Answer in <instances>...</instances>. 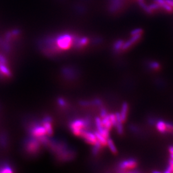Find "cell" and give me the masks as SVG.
I'll list each match as a JSON object with an SVG mask.
<instances>
[{
	"label": "cell",
	"mask_w": 173,
	"mask_h": 173,
	"mask_svg": "<svg viewBox=\"0 0 173 173\" xmlns=\"http://www.w3.org/2000/svg\"><path fill=\"white\" fill-rule=\"evenodd\" d=\"M109 115V118H110V121L112 122L113 126L115 127V126L117 124V119H116V117H115V114H111Z\"/></svg>",
	"instance_id": "cell-19"
},
{
	"label": "cell",
	"mask_w": 173,
	"mask_h": 173,
	"mask_svg": "<svg viewBox=\"0 0 173 173\" xmlns=\"http://www.w3.org/2000/svg\"><path fill=\"white\" fill-rule=\"evenodd\" d=\"M52 119L50 117H46L43 119V125L45 127L48 136H51L53 134V128L52 126Z\"/></svg>",
	"instance_id": "cell-8"
},
{
	"label": "cell",
	"mask_w": 173,
	"mask_h": 173,
	"mask_svg": "<svg viewBox=\"0 0 173 173\" xmlns=\"http://www.w3.org/2000/svg\"><path fill=\"white\" fill-rule=\"evenodd\" d=\"M108 115L107 113V111L106 110V109L104 108H102L100 110V117L101 118H104L105 116H107Z\"/></svg>",
	"instance_id": "cell-21"
},
{
	"label": "cell",
	"mask_w": 173,
	"mask_h": 173,
	"mask_svg": "<svg viewBox=\"0 0 173 173\" xmlns=\"http://www.w3.org/2000/svg\"><path fill=\"white\" fill-rule=\"evenodd\" d=\"M137 165V161L134 158H129L120 161L118 164V169L124 171L127 169H134Z\"/></svg>",
	"instance_id": "cell-5"
},
{
	"label": "cell",
	"mask_w": 173,
	"mask_h": 173,
	"mask_svg": "<svg viewBox=\"0 0 173 173\" xmlns=\"http://www.w3.org/2000/svg\"><path fill=\"white\" fill-rule=\"evenodd\" d=\"M124 44V41L122 40H117L113 45V50L114 52H119L122 50L123 45Z\"/></svg>",
	"instance_id": "cell-14"
},
{
	"label": "cell",
	"mask_w": 173,
	"mask_h": 173,
	"mask_svg": "<svg viewBox=\"0 0 173 173\" xmlns=\"http://www.w3.org/2000/svg\"><path fill=\"white\" fill-rule=\"evenodd\" d=\"M107 145L108 146L110 150L112 151V153H117V150L114 144V142L112 139H107Z\"/></svg>",
	"instance_id": "cell-16"
},
{
	"label": "cell",
	"mask_w": 173,
	"mask_h": 173,
	"mask_svg": "<svg viewBox=\"0 0 173 173\" xmlns=\"http://www.w3.org/2000/svg\"><path fill=\"white\" fill-rule=\"evenodd\" d=\"M76 36L70 34L61 35L55 41V48L57 51L61 50H64L69 49L71 46L74 45Z\"/></svg>",
	"instance_id": "cell-1"
},
{
	"label": "cell",
	"mask_w": 173,
	"mask_h": 173,
	"mask_svg": "<svg viewBox=\"0 0 173 173\" xmlns=\"http://www.w3.org/2000/svg\"><path fill=\"white\" fill-rule=\"evenodd\" d=\"M95 124H96L97 130L99 133H100L104 128V126L103 125V123H102V120L99 117H96L95 118Z\"/></svg>",
	"instance_id": "cell-15"
},
{
	"label": "cell",
	"mask_w": 173,
	"mask_h": 173,
	"mask_svg": "<svg viewBox=\"0 0 173 173\" xmlns=\"http://www.w3.org/2000/svg\"><path fill=\"white\" fill-rule=\"evenodd\" d=\"M101 120H102V123H103V125L104 128L108 129L109 130L112 128L113 125L110 121V119L109 115L108 114L104 118H103Z\"/></svg>",
	"instance_id": "cell-12"
},
{
	"label": "cell",
	"mask_w": 173,
	"mask_h": 173,
	"mask_svg": "<svg viewBox=\"0 0 173 173\" xmlns=\"http://www.w3.org/2000/svg\"><path fill=\"white\" fill-rule=\"evenodd\" d=\"M170 158H172V159H173V154H171V155H170Z\"/></svg>",
	"instance_id": "cell-26"
},
{
	"label": "cell",
	"mask_w": 173,
	"mask_h": 173,
	"mask_svg": "<svg viewBox=\"0 0 173 173\" xmlns=\"http://www.w3.org/2000/svg\"><path fill=\"white\" fill-rule=\"evenodd\" d=\"M142 34L143 30L141 29L134 30L131 33L132 37L126 42H124L122 50H125L131 47L134 44L137 43L139 40L140 39V38L142 37Z\"/></svg>",
	"instance_id": "cell-3"
},
{
	"label": "cell",
	"mask_w": 173,
	"mask_h": 173,
	"mask_svg": "<svg viewBox=\"0 0 173 173\" xmlns=\"http://www.w3.org/2000/svg\"><path fill=\"white\" fill-rule=\"evenodd\" d=\"M80 136L83 137L86 142L91 145H94L97 141V139L95 133L87 131L86 130H84L82 132Z\"/></svg>",
	"instance_id": "cell-7"
},
{
	"label": "cell",
	"mask_w": 173,
	"mask_h": 173,
	"mask_svg": "<svg viewBox=\"0 0 173 173\" xmlns=\"http://www.w3.org/2000/svg\"><path fill=\"white\" fill-rule=\"evenodd\" d=\"M58 103L61 106H66V103L63 99H58Z\"/></svg>",
	"instance_id": "cell-24"
},
{
	"label": "cell",
	"mask_w": 173,
	"mask_h": 173,
	"mask_svg": "<svg viewBox=\"0 0 173 173\" xmlns=\"http://www.w3.org/2000/svg\"><path fill=\"white\" fill-rule=\"evenodd\" d=\"M91 104L94 105H96V106H101L102 105V104H103V102L102 101L100 100V99H98V98H96V99H94L93 101H91Z\"/></svg>",
	"instance_id": "cell-20"
},
{
	"label": "cell",
	"mask_w": 173,
	"mask_h": 173,
	"mask_svg": "<svg viewBox=\"0 0 173 173\" xmlns=\"http://www.w3.org/2000/svg\"><path fill=\"white\" fill-rule=\"evenodd\" d=\"M148 66L150 69H158L160 68V64L157 62H151L149 63Z\"/></svg>",
	"instance_id": "cell-18"
},
{
	"label": "cell",
	"mask_w": 173,
	"mask_h": 173,
	"mask_svg": "<svg viewBox=\"0 0 173 173\" xmlns=\"http://www.w3.org/2000/svg\"><path fill=\"white\" fill-rule=\"evenodd\" d=\"M91 124L90 120L89 118L75 119L70 124V128L76 136H81L82 132L89 128Z\"/></svg>",
	"instance_id": "cell-2"
},
{
	"label": "cell",
	"mask_w": 173,
	"mask_h": 173,
	"mask_svg": "<svg viewBox=\"0 0 173 173\" xmlns=\"http://www.w3.org/2000/svg\"><path fill=\"white\" fill-rule=\"evenodd\" d=\"M0 74L6 77H10L11 76V71L7 67L6 64L0 63Z\"/></svg>",
	"instance_id": "cell-9"
},
{
	"label": "cell",
	"mask_w": 173,
	"mask_h": 173,
	"mask_svg": "<svg viewBox=\"0 0 173 173\" xmlns=\"http://www.w3.org/2000/svg\"><path fill=\"white\" fill-rule=\"evenodd\" d=\"M101 144L99 142V141L97 140V141L94 144V147L92 150V153L94 155H96L98 153H99L100 150L101 148Z\"/></svg>",
	"instance_id": "cell-17"
},
{
	"label": "cell",
	"mask_w": 173,
	"mask_h": 173,
	"mask_svg": "<svg viewBox=\"0 0 173 173\" xmlns=\"http://www.w3.org/2000/svg\"><path fill=\"white\" fill-rule=\"evenodd\" d=\"M0 63L5 64H7L6 58L3 55H0Z\"/></svg>",
	"instance_id": "cell-22"
},
{
	"label": "cell",
	"mask_w": 173,
	"mask_h": 173,
	"mask_svg": "<svg viewBox=\"0 0 173 173\" xmlns=\"http://www.w3.org/2000/svg\"><path fill=\"white\" fill-rule=\"evenodd\" d=\"M95 134L97 140L101 144L102 146H105L107 145V139H106L101 134H100L98 131L95 132Z\"/></svg>",
	"instance_id": "cell-13"
},
{
	"label": "cell",
	"mask_w": 173,
	"mask_h": 173,
	"mask_svg": "<svg viewBox=\"0 0 173 173\" xmlns=\"http://www.w3.org/2000/svg\"><path fill=\"white\" fill-rule=\"evenodd\" d=\"M156 128L160 132L165 133L167 131L166 123L164 122L163 120H158L156 123Z\"/></svg>",
	"instance_id": "cell-11"
},
{
	"label": "cell",
	"mask_w": 173,
	"mask_h": 173,
	"mask_svg": "<svg viewBox=\"0 0 173 173\" xmlns=\"http://www.w3.org/2000/svg\"><path fill=\"white\" fill-rule=\"evenodd\" d=\"M31 134L36 139H39L47 134V132L45 127L38 125H35L30 130Z\"/></svg>",
	"instance_id": "cell-6"
},
{
	"label": "cell",
	"mask_w": 173,
	"mask_h": 173,
	"mask_svg": "<svg viewBox=\"0 0 173 173\" xmlns=\"http://www.w3.org/2000/svg\"><path fill=\"white\" fill-rule=\"evenodd\" d=\"M26 151L30 154H35L40 150V142L38 139H30L26 142Z\"/></svg>",
	"instance_id": "cell-4"
},
{
	"label": "cell",
	"mask_w": 173,
	"mask_h": 173,
	"mask_svg": "<svg viewBox=\"0 0 173 173\" xmlns=\"http://www.w3.org/2000/svg\"><path fill=\"white\" fill-rule=\"evenodd\" d=\"M169 152L171 154L173 155V146H171L169 147Z\"/></svg>",
	"instance_id": "cell-25"
},
{
	"label": "cell",
	"mask_w": 173,
	"mask_h": 173,
	"mask_svg": "<svg viewBox=\"0 0 173 173\" xmlns=\"http://www.w3.org/2000/svg\"><path fill=\"white\" fill-rule=\"evenodd\" d=\"M80 104L83 106H88V105H91V101H81L80 102Z\"/></svg>",
	"instance_id": "cell-23"
},
{
	"label": "cell",
	"mask_w": 173,
	"mask_h": 173,
	"mask_svg": "<svg viewBox=\"0 0 173 173\" xmlns=\"http://www.w3.org/2000/svg\"><path fill=\"white\" fill-rule=\"evenodd\" d=\"M128 105L127 103H124L121 108V112H120V117L122 118V122H124L126 121L127 113H128Z\"/></svg>",
	"instance_id": "cell-10"
}]
</instances>
